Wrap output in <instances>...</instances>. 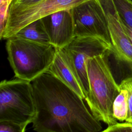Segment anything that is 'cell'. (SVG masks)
I'll use <instances>...</instances> for the list:
<instances>
[{"label": "cell", "instance_id": "7a4b0ae2", "mask_svg": "<svg viewBox=\"0 0 132 132\" xmlns=\"http://www.w3.org/2000/svg\"><path fill=\"white\" fill-rule=\"evenodd\" d=\"M111 53L109 51L88 60L89 90L85 99L93 115L108 126L117 123L113 116L112 106L120 91L109 64Z\"/></svg>", "mask_w": 132, "mask_h": 132}, {"label": "cell", "instance_id": "52a82bcc", "mask_svg": "<svg viewBox=\"0 0 132 132\" xmlns=\"http://www.w3.org/2000/svg\"><path fill=\"white\" fill-rule=\"evenodd\" d=\"M76 37L102 40L112 48L107 21L98 0H88L72 9Z\"/></svg>", "mask_w": 132, "mask_h": 132}, {"label": "cell", "instance_id": "4fadbf2b", "mask_svg": "<svg viewBox=\"0 0 132 132\" xmlns=\"http://www.w3.org/2000/svg\"><path fill=\"white\" fill-rule=\"evenodd\" d=\"M112 2L122 22L132 28L131 0H112Z\"/></svg>", "mask_w": 132, "mask_h": 132}, {"label": "cell", "instance_id": "5b68a950", "mask_svg": "<svg viewBox=\"0 0 132 132\" xmlns=\"http://www.w3.org/2000/svg\"><path fill=\"white\" fill-rule=\"evenodd\" d=\"M60 49L64 60L78 81L86 98L89 90L87 71L88 60L112 51V47L96 38L76 37L68 45Z\"/></svg>", "mask_w": 132, "mask_h": 132}, {"label": "cell", "instance_id": "8992f818", "mask_svg": "<svg viewBox=\"0 0 132 132\" xmlns=\"http://www.w3.org/2000/svg\"><path fill=\"white\" fill-rule=\"evenodd\" d=\"M88 0H42L29 5L12 2L8 18L1 39L13 37L21 28L30 23L59 11L71 9Z\"/></svg>", "mask_w": 132, "mask_h": 132}, {"label": "cell", "instance_id": "9c48e42d", "mask_svg": "<svg viewBox=\"0 0 132 132\" xmlns=\"http://www.w3.org/2000/svg\"><path fill=\"white\" fill-rule=\"evenodd\" d=\"M50 43L56 48H62L75 37L72 9L57 11L42 18Z\"/></svg>", "mask_w": 132, "mask_h": 132}, {"label": "cell", "instance_id": "9a60e30c", "mask_svg": "<svg viewBox=\"0 0 132 132\" xmlns=\"http://www.w3.org/2000/svg\"><path fill=\"white\" fill-rule=\"evenodd\" d=\"M120 88L126 89L128 94V113L125 122L132 123V77L123 79L119 84Z\"/></svg>", "mask_w": 132, "mask_h": 132}, {"label": "cell", "instance_id": "ffe728a7", "mask_svg": "<svg viewBox=\"0 0 132 132\" xmlns=\"http://www.w3.org/2000/svg\"><path fill=\"white\" fill-rule=\"evenodd\" d=\"M131 130H132V128H131Z\"/></svg>", "mask_w": 132, "mask_h": 132}, {"label": "cell", "instance_id": "2e32d148", "mask_svg": "<svg viewBox=\"0 0 132 132\" xmlns=\"http://www.w3.org/2000/svg\"><path fill=\"white\" fill-rule=\"evenodd\" d=\"M27 125L10 121H0V132H25Z\"/></svg>", "mask_w": 132, "mask_h": 132}, {"label": "cell", "instance_id": "e0dca14e", "mask_svg": "<svg viewBox=\"0 0 132 132\" xmlns=\"http://www.w3.org/2000/svg\"><path fill=\"white\" fill-rule=\"evenodd\" d=\"M131 128V123L117 122L115 124L108 126L107 128L100 132H132Z\"/></svg>", "mask_w": 132, "mask_h": 132}, {"label": "cell", "instance_id": "7c38bea8", "mask_svg": "<svg viewBox=\"0 0 132 132\" xmlns=\"http://www.w3.org/2000/svg\"><path fill=\"white\" fill-rule=\"evenodd\" d=\"M128 98L127 91L120 88V92L116 97L112 106L113 116L117 121H126L128 113Z\"/></svg>", "mask_w": 132, "mask_h": 132}, {"label": "cell", "instance_id": "d6986e66", "mask_svg": "<svg viewBox=\"0 0 132 132\" xmlns=\"http://www.w3.org/2000/svg\"><path fill=\"white\" fill-rule=\"evenodd\" d=\"M122 25L124 28L125 34H126L128 40H129L130 42L132 44V28H131V27H129L128 26H127V25L125 24L122 22Z\"/></svg>", "mask_w": 132, "mask_h": 132}, {"label": "cell", "instance_id": "30bf717a", "mask_svg": "<svg viewBox=\"0 0 132 132\" xmlns=\"http://www.w3.org/2000/svg\"><path fill=\"white\" fill-rule=\"evenodd\" d=\"M56 49L54 61L47 71L55 75L85 100V96L82 90L73 74L64 60L60 49Z\"/></svg>", "mask_w": 132, "mask_h": 132}, {"label": "cell", "instance_id": "6da1fadb", "mask_svg": "<svg viewBox=\"0 0 132 132\" xmlns=\"http://www.w3.org/2000/svg\"><path fill=\"white\" fill-rule=\"evenodd\" d=\"M36 107V132H100L102 127L83 98L46 71L31 82Z\"/></svg>", "mask_w": 132, "mask_h": 132}, {"label": "cell", "instance_id": "5bb4252c", "mask_svg": "<svg viewBox=\"0 0 132 132\" xmlns=\"http://www.w3.org/2000/svg\"><path fill=\"white\" fill-rule=\"evenodd\" d=\"M12 1L13 0H0V37L5 27Z\"/></svg>", "mask_w": 132, "mask_h": 132}, {"label": "cell", "instance_id": "3957f363", "mask_svg": "<svg viewBox=\"0 0 132 132\" xmlns=\"http://www.w3.org/2000/svg\"><path fill=\"white\" fill-rule=\"evenodd\" d=\"M6 48L15 77L30 82L48 71L56 50L51 44L38 43L16 37L7 40Z\"/></svg>", "mask_w": 132, "mask_h": 132}, {"label": "cell", "instance_id": "8fae6325", "mask_svg": "<svg viewBox=\"0 0 132 132\" xmlns=\"http://www.w3.org/2000/svg\"><path fill=\"white\" fill-rule=\"evenodd\" d=\"M13 37L38 43L51 44L48 35L42 19L37 20L25 26Z\"/></svg>", "mask_w": 132, "mask_h": 132}, {"label": "cell", "instance_id": "277c9868", "mask_svg": "<svg viewBox=\"0 0 132 132\" xmlns=\"http://www.w3.org/2000/svg\"><path fill=\"white\" fill-rule=\"evenodd\" d=\"M36 107L31 83L18 78L0 83V121L32 123Z\"/></svg>", "mask_w": 132, "mask_h": 132}, {"label": "cell", "instance_id": "ba28073f", "mask_svg": "<svg viewBox=\"0 0 132 132\" xmlns=\"http://www.w3.org/2000/svg\"><path fill=\"white\" fill-rule=\"evenodd\" d=\"M98 1L107 21L112 46L111 54L117 60L132 65V44L125 34L112 0Z\"/></svg>", "mask_w": 132, "mask_h": 132}, {"label": "cell", "instance_id": "ac0fdd59", "mask_svg": "<svg viewBox=\"0 0 132 132\" xmlns=\"http://www.w3.org/2000/svg\"><path fill=\"white\" fill-rule=\"evenodd\" d=\"M42 0H13L14 3L23 5H29L39 3Z\"/></svg>", "mask_w": 132, "mask_h": 132}]
</instances>
